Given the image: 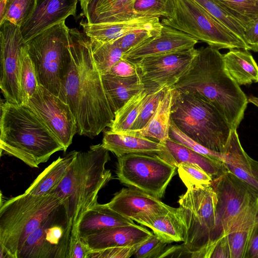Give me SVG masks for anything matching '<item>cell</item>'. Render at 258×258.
<instances>
[{"instance_id":"1","label":"cell","mask_w":258,"mask_h":258,"mask_svg":"<svg viewBox=\"0 0 258 258\" xmlns=\"http://www.w3.org/2000/svg\"><path fill=\"white\" fill-rule=\"evenodd\" d=\"M71 60L64 84L65 101L75 117L77 133L93 138L110 127L114 114L94 60L89 38L69 29Z\"/></svg>"},{"instance_id":"2","label":"cell","mask_w":258,"mask_h":258,"mask_svg":"<svg viewBox=\"0 0 258 258\" xmlns=\"http://www.w3.org/2000/svg\"><path fill=\"white\" fill-rule=\"evenodd\" d=\"M172 87L211 103L232 130L237 129L243 118L248 98L228 73L217 48L208 45L198 49L189 69Z\"/></svg>"},{"instance_id":"3","label":"cell","mask_w":258,"mask_h":258,"mask_svg":"<svg viewBox=\"0 0 258 258\" xmlns=\"http://www.w3.org/2000/svg\"><path fill=\"white\" fill-rule=\"evenodd\" d=\"M1 155L14 156L32 168L46 162L63 147L27 105L1 103Z\"/></svg>"},{"instance_id":"4","label":"cell","mask_w":258,"mask_h":258,"mask_svg":"<svg viewBox=\"0 0 258 258\" xmlns=\"http://www.w3.org/2000/svg\"><path fill=\"white\" fill-rule=\"evenodd\" d=\"M108 152L102 144L78 152L68 173L51 192L65 201L71 237L79 235L78 227L83 216L98 203L99 192L112 178L110 171L105 168L110 160Z\"/></svg>"},{"instance_id":"5","label":"cell","mask_w":258,"mask_h":258,"mask_svg":"<svg viewBox=\"0 0 258 258\" xmlns=\"http://www.w3.org/2000/svg\"><path fill=\"white\" fill-rule=\"evenodd\" d=\"M64 200L54 194L36 196L24 192L1 200V258H18L28 236Z\"/></svg>"},{"instance_id":"6","label":"cell","mask_w":258,"mask_h":258,"mask_svg":"<svg viewBox=\"0 0 258 258\" xmlns=\"http://www.w3.org/2000/svg\"><path fill=\"white\" fill-rule=\"evenodd\" d=\"M173 89L171 120L194 141L224 153L232 130L226 119L205 99Z\"/></svg>"},{"instance_id":"7","label":"cell","mask_w":258,"mask_h":258,"mask_svg":"<svg viewBox=\"0 0 258 258\" xmlns=\"http://www.w3.org/2000/svg\"><path fill=\"white\" fill-rule=\"evenodd\" d=\"M178 203L183 244L191 258H210L216 244L213 243L217 203L215 190L211 184L187 188L179 197Z\"/></svg>"},{"instance_id":"8","label":"cell","mask_w":258,"mask_h":258,"mask_svg":"<svg viewBox=\"0 0 258 258\" xmlns=\"http://www.w3.org/2000/svg\"><path fill=\"white\" fill-rule=\"evenodd\" d=\"M26 42L39 84L66 102L64 84L71 53L69 28L65 21L49 28Z\"/></svg>"},{"instance_id":"9","label":"cell","mask_w":258,"mask_h":258,"mask_svg":"<svg viewBox=\"0 0 258 258\" xmlns=\"http://www.w3.org/2000/svg\"><path fill=\"white\" fill-rule=\"evenodd\" d=\"M161 22L218 49L250 50L245 43L193 0H176L174 16L164 18Z\"/></svg>"},{"instance_id":"10","label":"cell","mask_w":258,"mask_h":258,"mask_svg":"<svg viewBox=\"0 0 258 258\" xmlns=\"http://www.w3.org/2000/svg\"><path fill=\"white\" fill-rule=\"evenodd\" d=\"M177 167L158 155L130 154L117 157L119 181L158 199L176 174Z\"/></svg>"},{"instance_id":"11","label":"cell","mask_w":258,"mask_h":258,"mask_svg":"<svg viewBox=\"0 0 258 258\" xmlns=\"http://www.w3.org/2000/svg\"><path fill=\"white\" fill-rule=\"evenodd\" d=\"M72 228L63 204L28 236L18 258H68Z\"/></svg>"},{"instance_id":"12","label":"cell","mask_w":258,"mask_h":258,"mask_svg":"<svg viewBox=\"0 0 258 258\" xmlns=\"http://www.w3.org/2000/svg\"><path fill=\"white\" fill-rule=\"evenodd\" d=\"M217 198L216 223L213 237L215 244L229 229L256 195L244 182L227 170L211 184Z\"/></svg>"},{"instance_id":"13","label":"cell","mask_w":258,"mask_h":258,"mask_svg":"<svg viewBox=\"0 0 258 258\" xmlns=\"http://www.w3.org/2000/svg\"><path fill=\"white\" fill-rule=\"evenodd\" d=\"M0 88L6 101L22 104L19 77L28 47L20 26L4 20L0 24Z\"/></svg>"},{"instance_id":"14","label":"cell","mask_w":258,"mask_h":258,"mask_svg":"<svg viewBox=\"0 0 258 258\" xmlns=\"http://www.w3.org/2000/svg\"><path fill=\"white\" fill-rule=\"evenodd\" d=\"M27 104L43 121L65 152L77 133L75 117L67 103L39 84Z\"/></svg>"},{"instance_id":"15","label":"cell","mask_w":258,"mask_h":258,"mask_svg":"<svg viewBox=\"0 0 258 258\" xmlns=\"http://www.w3.org/2000/svg\"><path fill=\"white\" fill-rule=\"evenodd\" d=\"M198 53L195 47L142 58L137 64L146 87H172L189 69Z\"/></svg>"},{"instance_id":"16","label":"cell","mask_w":258,"mask_h":258,"mask_svg":"<svg viewBox=\"0 0 258 258\" xmlns=\"http://www.w3.org/2000/svg\"><path fill=\"white\" fill-rule=\"evenodd\" d=\"M106 204L114 212L134 221L146 216L165 214L175 208L131 187L122 188Z\"/></svg>"},{"instance_id":"17","label":"cell","mask_w":258,"mask_h":258,"mask_svg":"<svg viewBox=\"0 0 258 258\" xmlns=\"http://www.w3.org/2000/svg\"><path fill=\"white\" fill-rule=\"evenodd\" d=\"M78 0H37L34 11L20 27L24 40L31 38L49 28L76 16Z\"/></svg>"},{"instance_id":"18","label":"cell","mask_w":258,"mask_h":258,"mask_svg":"<svg viewBox=\"0 0 258 258\" xmlns=\"http://www.w3.org/2000/svg\"><path fill=\"white\" fill-rule=\"evenodd\" d=\"M198 42L189 34L163 25L159 33L124 53L122 58L135 63L147 57L194 48Z\"/></svg>"},{"instance_id":"19","label":"cell","mask_w":258,"mask_h":258,"mask_svg":"<svg viewBox=\"0 0 258 258\" xmlns=\"http://www.w3.org/2000/svg\"><path fill=\"white\" fill-rule=\"evenodd\" d=\"M84 33L90 40L101 43L114 42L136 30L161 31L163 26L158 17L142 16L114 23L89 24L82 22Z\"/></svg>"},{"instance_id":"20","label":"cell","mask_w":258,"mask_h":258,"mask_svg":"<svg viewBox=\"0 0 258 258\" xmlns=\"http://www.w3.org/2000/svg\"><path fill=\"white\" fill-rule=\"evenodd\" d=\"M154 233L136 224L106 228L81 238L91 251L107 248L131 246L146 241Z\"/></svg>"},{"instance_id":"21","label":"cell","mask_w":258,"mask_h":258,"mask_svg":"<svg viewBox=\"0 0 258 258\" xmlns=\"http://www.w3.org/2000/svg\"><path fill=\"white\" fill-rule=\"evenodd\" d=\"M102 145L117 157L130 154L158 155L171 164V157L165 146L148 138L109 130L104 133Z\"/></svg>"},{"instance_id":"22","label":"cell","mask_w":258,"mask_h":258,"mask_svg":"<svg viewBox=\"0 0 258 258\" xmlns=\"http://www.w3.org/2000/svg\"><path fill=\"white\" fill-rule=\"evenodd\" d=\"M226 169L258 194V162L251 158L243 149L237 130H232L224 153Z\"/></svg>"},{"instance_id":"23","label":"cell","mask_w":258,"mask_h":258,"mask_svg":"<svg viewBox=\"0 0 258 258\" xmlns=\"http://www.w3.org/2000/svg\"><path fill=\"white\" fill-rule=\"evenodd\" d=\"M258 221L256 198L241 214L227 235L231 258H245L249 240Z\"/></svg>"},{"instance_id":"24","label":"cell","mask_w":258,"mask_h":258,"mask_svg":"<svg viewBox=\"0 0 258 258\" xmlns=\"http://www.w3.org/2000/svg\"><path fill=\"white\" fill-rule=\"evenodd\" d=\"M102 80L114 114L145 87L139 73L128 77H119L106 74L102 75Z\"/></svg>"},{"instance_id":"25","label":"cell","mask_w":258,"mask_h":258,"mask_svg":"<svg viewBox=\"0 0 258 258\" xmlns=\"http://www.w3.org/2000/svg\"><path fill=\"white\" fill-rule=\"evenodd\" d=\"M135 224L133 220L114 212L106 204L98 203L84 214L78 231L82 238L106 228Z\"/></svg>"},{"instance_id":"26","label":"cell","mask_w":258,"mask_h":258,"mask_svg":"<svg viewBox=\"0 0 258 258\" xmlns=\"http://www.w3.org/2000/svg\"><path fill=\"white\" fill-rule=\"evenodd\" d=\"M78 152L72 151L63 157H59L35 179L25 192L36 196L51 194L68 173Z\"/></svg>"},{"instance_id":"27","label":"cell","mask_w":258,"mask_h":258,"mask_svg":"<svg viewBox=\"0 0 258 258\" xmlns=\"http://www.w3.org/2000/svg\"><path fill=\"white\" fill-rule=\"evenodd\" d=\"M173 91L172 87L166 89L155 113L143 128L123 134L153 138L164 144L169 138Z\"/></svg>"},{"instance_id":"28","label":"cell","mask_w":258,"mask_h":258,"mask_svg":"<svg viewBox=\"0 0 258 258\" xmlns=\"http://www.w3.org/2000/svg\"><path fill=\"white\" fill-rule=\"evenodd\" d=\"M163 144L170 154L171 164L176 167L182 162L193 164L202 168L213 179L226 170L223 162L197 153L170 138Z\"/></svg>"},{"instance_id":"29","label":"cell","mask_w":258,"mask_h":258,"mask_svg":"<svg viewBox=\"0 0 258 258\" xmlns=\"http://www.w3.org/2000/svg\"><path fill=\"white\" fill-rule=\"evenodd\" d=\"M223 55L227 71L239 86L258 82V65L248 50L233 49Z\"/></svg>"},{"instance_id":"30","label":"cell","mask_w":258,"mask_h":258,"mask_svg":"<svg viewBox=\"0 0 258 258\" xmlns=\"http://www.w3.org/2000/svg\"><path fill=\"white\" fill-rule=\"evenodd\" d=\"M135 221L149 227L154 234L167 243L184 240L182 226L177 208L165 214L146 216Z\"/></svg>"},{"instance_id":"31","label":"cell","mask_w":258,"mask_h":258,"mask_svg":"<svg viewBox=\"0 0 258 258\" xmlns=\"http://www.w3.org/2000/svg\"><path fill=\"white\" fill-rule=\"evenodd\" d=\"M157 89L145 87L133 96L114 113V118L109 130L118 133L130 131L145 104Z\"/></svg>"},{"instance_id":"32","label":"cell","mask_w":258,"mask_h":258,"mask_svg":"<svg viewBox=\"0 0 258 258\" xmlns=\"http://www.w3.org/2000/svg\"><path fill=\"white\" fill-rule=\"evenodd\" d=\"M92 56L101 75L107 74L124 54L116 42L101 43L90 40Z\"/></svg>"},{"instance_id":"33","label":"cell","mask_w":258,"mask_h":258,"mask_svg":"<svg viewBox=\"0 0 258 258\" xmlns=\"http://www.w3.org/2000/svg\"><path fill=\"white\" fill-rule=\"evenodd\" d=\"M230 13L244 29L258 19V3L253 0H214Z\"/></svg>"},{"instance_id":"34","label":"cell","mask_w":258,"mask_h":258,"mask_svg":"<svg viewBox=\"0 0 258 258\" xmlns=\"http://www.w3.org/2000/svg\"><path fill=\"white\" fill-rule=\"evenodd\" d=\"M176 0H135L128 5L138 17L171 18L175 13Z\"/></svg>"},{"instance_id":"35","label":"cell","mask_w":258,"mask_h":258,"mask_svg":"<svg viewBox=\"0 0 258 258\" xmlns=\"http://www.w3.org/2000/svg\"><path fill=\"white\" fill-rule=\"evenodd\" d=\"M135 0H92L85 15L89 24L101 23L107 17Z\"/></svg>"},{"instance_id":"36","label":"cell","mask_w":258,"mask_h":258,"mask_svg":"<svg viewBox=\"0 0 258 258\" xmlns=\"http://www.w3.org/2000/svg\"><path fill=\"white\" fill-rule=\"evenodd\" d=\"M39 84L34 65L27 54L23 59L19 77V88L22 104H27Z\"/></svg>"},{"instance_id":"37","label":"cell","mask_w":258,"mask_h":258,"mask_svg":"<svg viewBox=\"0 0 258 258\" xmlns=\"http://www.w3.org/2000/svg\"><path fill=\"white\" fill-rule=\"evenodd\" d=\"M178 175L187 188L210 185L213 177L198 165L182 162L177 166Z\"/></svg>"},{"instance_id":"38","label":"cell","mask_w":258,"mask_h":258,"mask_svg":"<svg viewBox=\"0 0 258 258\" xmlns=\"http://www.w3.org/2000/svg\"><path fill=\"white\" fill-rule=\"evenodd\" d=\"M37 0H7L5 20L21 26L34 10Z\"/></svg>"},{"instance_id":"39","label":"cell","mask_w":258,"mask_h":258,"mask_svg":"<svg viewBox=\"0 0 258 258\" xmlns=\"http://www.w3.org/2000/svg\"><path fill=\"white\" fill-rule=\"evenodd\" d=\"M169 137L172 140L180 143L192 150L208 156L212 159L224 162V153L211 150L183 133L171 120Z\"/></svg>"},{"instance_id":"40","label":"cell","mask_w":258,"mask_h":258,"mask_svg":"<svg viewBox=\"0 0 258 258\" xmlns=\"http://www.w3.org/2000/svg\"><path fill=\"white\" fill-rule=\"evenodd\" d=\"M167 88H159L152 93L128 131L141 130L147 124L157 110Z\"/></svg>"},{"instance_id":"41","label":"cell","mask_w":258,"mask_h":258,"mask_svg":"<svg viewBox=\"0 0 258 258\" xmlns=\"http://www.w3.org/2000/svg\"><path fill=\"white\" fill-rule=\"evenodd\" d=\"M160 32L156 30L144 29L131 31L115 41L121 49L124 54L138 47L150 37Z\"/></svg>"},{"instance_id":"42","label":"cell","mask_w":258,"mask_h":258,"mask_svg":"<svg viewBox=\"0 0 258 258\" xmlns=\"http://www.w3.org/2000/svg\"><path fill=\"white\" fill-rule=\"evenodd\" d=\"M167 244L153 234L140 245L133 256L136 258H159Z\"/></svg>"},{"instance_id":"43","label":"cell","mask_w":258,"mask_h":258,"mask_svg":"<svg viewBox=\"0 0 258 258\" xmlns=\"http://www.w3.org/2000/svg\"><path fill=\"white\" fill-rule=\"evenodd\" d=\"M143 243L134 246L112 247L99 251H92L91 252L89 258L131 257L134 256L137 250Z\"/></svg>"},{"instance_id":"44","label":"cell","mask_w":258,"mask_h":258,"mask_svg":"<svg viewBox=\"0 0 258 258\" xmlns=\"http://www.w3.org/2000/svg\"><path fill=\"white\" fill-rule=\"evenodd\" d=\"M139 73V69L136 63L122 58L112 67L107 74L116 77H128Z\"/></svg>"},{"instance_id":"45","label":"cell","mask_w":258,"mask_h":258,"mask_svg":"<svg viewBox=\"0 0 258 258\" xmlns=\"http://www.w3.org/2000/svg\"><path fill=\"white\" fill-rule=\"evenodd\" d=\"M91 252L79 235L71 238L68 258H89Z\"/></svg>"},{"instance_id":"46","label":"cell","mask_w":258,"mask_h":258,"mask_svg":"<svg viewBox=\"0 0 258 258\" xmlns=\"http://www.w3.org/2000/svg\"><path fill=\"white\" fill-rule=\"evenodd\" d=\"M210 258H231L230 247L226 235L217 242L210 254Z\"/></svg>"},{"instance_id":"47","label":"cell","mask_w":258,"mask_h":258,"mask_svg":"<svg viewBox=\"0 0 258 258\" xmlns=\"http://www.w3.org/2000/svg\"><path fill=\"white\" fill-rule=\"evenodd\" d=\"M244 38L246 43L250 50L258 51V19L252 25L244 30Z\"/></svg>"},{"instance_id":"48","label":"cell","mask_w":258,"mask_h":258,"mask_svg":"<svg viewBox=\"0 0 258 258\" xmlns=\"http://www.w3.org/2000/svg\"><path fill=\"white\" fill-rule=\"evenodd\" d=\"M191 257V255L185 246L180 245L166 246L160 255L159 258L162 257Z\"/></svg>"},{"instance_id":"49","label":"cell","mask_w":258,"mask_h":258,"mask_svg":"<svg viewBox=\"0 0 258 258\" xmlns=\"http://www.w3.org/2000/svg\"><path fill=\"white\" fill-rule=\"evenodd\" d=\"M245 258H258V221L251 234Z\"/></svg>"},{"instance_id":"50","label":"cell","mask_w":258,"mask_h":258,"mask_svg":"<svg viewBox=\"0 0 258 258\" xmlns=\"http://www.w3.org/2000/svg\"><path fill=\"white\" fill-rule=\"evenodd\" d=\"M7 0H0V24L5 20Z\"/></svg>"},{"instance_id":"51","label":"cell","mask_w":258,"mask_h":258,"mask_svg":"<svg viewBox=\"0 0 258 258\" xmlns=\"http://www.w3.org/2000/svg\"><path fill=\"white\" fill-rule=\"evenodd\" d=\"M80 2V4L81 7V9L83 11L84 15L85 16L87 12L88 6L89 4L91 3L92 0H79Z\"/></svg>"},{"instance_id":"52","label":"cell","mask_w":258,"mask_h":258,"mask_svg":"<svg viewBox=\"0 0 258 258\" xmlns=\"http://www.w3.org/2000/svg\"><path fill=\"white\" fill-rule=\"evenodd\" d=\"M248 102H250L258 107V97L251 96L248 98Z\"/></svg>"},{"instance_id":"53","label":"cell","mask_w":258,"mask_h":258,"mask_svg":"<svg viewBox=\"0 0 258 258\" xmlns=\"http://www.w3.org/2000/svg\"><path fill=\"white\" fill-rule=\"evenodd\" d=\"M256 201H257V206H258V194L256 195Z\"/></svg>"},{"instance_id":"54","label":"cell","mask_w":258,"mask_h":258,"mask_svg":"<svg viewBox=\"0 0 258 258\" xmlns=\"http://www.w3.org/2000/svg\"><path fill=\"white\" fill-rule=\"evenodd\" d=\"M253 1H255V2L258 3V0H253Z\"/></svg>"}]
</instances>
